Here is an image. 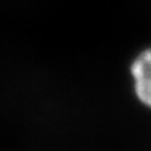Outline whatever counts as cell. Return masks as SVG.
Returning <instances> with one entry per match:
<instances>
[{"mask_svg":"<svg viewBox=\"0 0 151 151\" xmlns=\"http://www.w3.org/2000/svg\"><path fill=\"white\" fill-rule=\"evenodd\" d=\"M131 75L138 99L151 109V48L140 52L132 62Z\"/></svg>","mask_w":151,"mask_h":151,"instance_id":"1","label":"cell"}]
</instances>
